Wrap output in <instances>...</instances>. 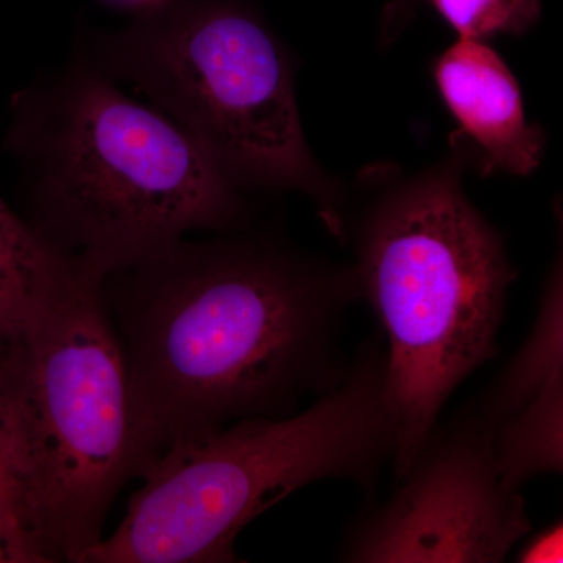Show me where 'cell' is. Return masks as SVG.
I'll use <instances>...</instances> for the list:
<instances>
[{
  "label": "cell",
  "instance_id": "cell-1",
  "mask_svg": "<svg viewBox=\"0 0 563 563\" xmlns=\"http://www.w3.org/2000/svg\"><path fill=\"white\" fill-rule=\"evenodd\" d=\"M133 409L158 457L246 418H277L335 376L354 269L268 235L181 242L103 279ZM343 379V377H342Z\"/></svg>",
  "mask_w": 563,
  "mask_h": 563
},
{
  "label": "cell",
  "instance_id": "cell-2",
  "mask_svg": "<svg viewBox=\"0 0 563 563\" xmlns=\"http://www.w3.org/2000/svg\"><path fill=\"white\" fill-rule=\"evenodd\" d=\"M5 150L29 203L24 220L63 254L109 276L181 242L232 232L243 191L184 131L77 47L10 103Z\"/></svg>",
  "mask_w": 563,
  "mask_h": 563
},
{
  "label": "cell",
  "instance_id": "cell-3",
  "mask_svg": "<svg viewBox=\"0 0 563 563\" xmlns=\"http://www.w3.org/2000/svg\"><path fill=\"white\" fill-rule=\"evenodd\" d=\"M466 151L401 174L366 173L355 233L358 296L387 336L385 399L396 476L421 453L448 399L498 354L517 272L498 231L463 190Z\"/></svg>",
  "mask_w": 563,
  "mask_h": 563
},
{
  "label": "cell",
  "instance_id": "cell-4",
  "mask_svg": "<svg viewBox=\"0 0 563 563\" xmlns=\"http://www.w3.org/2000/svg\"><path fill=\"white\" fill-rule=\"evenodd\" d=\"M103 279L81 265L0 344L18 515L43 562L79 563L125 484L158 459L133 409Z\"/></svg>",
  "mask_w": 563,
  "mask_h": 563
},
{
  "label": "cell",
  "instance_id": "cell-5",
  "mask_svg": "<svg viewBox=\"0 0 563 563\" xmlns=\"http://www.w3.org/2000/svg\"><path fill=\"white\" fill-rule=\"evenodd\" d=\"M393 451L385 354L372 344L301 413L246 418L169 444L117 531L79 563L235 562L233 543L258 515L320 481L372 488Z\"/></svg>",
  "mask_w": 563,
  "mask_h": 563
},
{
  "label": "cell",
  "instance_id": "cell-6",
  "mask_svg": "<svg viewBox=\"0 0 563 563\" xmlns=\"http://www.w3.org/2000/svg\"><path fill=\"white\" fill-rule=\"evenodd\" d=\"M79 49L187 133L236 190L301 192L346 235L342 188L303 135L290 54L251 5L168 0Z\"/></svg>",
  "mask_w": 563,
  "mask_h": 563
},
{
  "label": "cell",
  "instance_id": "cell-7",
  "mask_svg": "<svg viewBox=\"0 0 563 563\" xmlns=\"http://www.w3.org/2000/svg\"><path fill=\"white\" fill-rule=\"evenodd\" d=\"M401 479L390 501L352 526L343 561L496 563L531 532L520 492L504 484L483 417L433 429Z\"/></svg>",
  "mask_w": 563,
  "mask_h": 563
},
{
  "label": "cell",
  "instance_id": "cell-8",
  "mask_svg": "<svg viewBox=\"0 0 563 563\" xmlns=\"http://www.w3.org/2000/svg\"><path fill=\"white\" fill-rule=\"evenodd\" d=\"M432 74L459 135L483 155L485 168L517 177L539 168L547 135L526 117L520 85L487 41L457 36L433 60Z\"/></svg>",
  "mask_w": 563,
  "mask_h": 563
},
{
  "label": "cell",
  "instance_id": "cell-9",
  "mask_svg": "<svg viewBox=\"0 0 563 563\" xmlns=\"http://www.w3.org/2000/svg\"><path fill=\"white\" fill-rule=\"evenodd\" d=\"M84 263L47 243L0 198V344Z\"/></svg>",
  "mask_w": 563,
  "mask_h": 563
},
{
  "label": "cell",
  "instance_id": "cell-10",
  "mask_svg": "<svg viewBox=\"0 0 563 563\" xmlns=\"http://www.w3.org/2000/svg\"><path fill=\"white\" fill-rule=\"evenodd\" d=\"M562 262L548 276L542 306L533 331L520 354L488 395L483 415L488 424L506 420L547 393L563 387Z\"/></svg>",
  "mask_w": 563,
  "mask_h": 563
},
{
  "label": "cell",
  "instance_id": "cell-11",
  "mask_svg": "<svg viewBox=\"0 0 563 563\" xmlns=\"http://www.w3.org/2000/svg\"><path fill=\"white\" fill-rule=\"evenodd\" d=\"M417 0H395L385 13L384 44L406 27ZM461 38L487 41L498 35H523L542 16L540 0H426Z\"/></svg>",
  "mask_w": 563,
  "mask_h": 563
},
{
  "label": "cell",
  "instance_id": "cell-12",
  "mask_svg": "<svg viewBox=\"0 0 563 563\" xmlns=\"http://www.w3.org/2000/svg\"><path fill=\"white\" fill-rule=\"evenodd\" d=\"M0 510L11 515L21 525L20 515H18L16 431H14L9 393L2 376H0Z\"/></svg>",
  "mask_w": 563,
  "mask_h": 563
},
{
  "label": "cell",
  "instance_id": "cell-13",
  "mask_svg": "<svg viewBox=\"0 0 563 563\" xmlns=\"http://www.w3.org/2000/svg\"><path fill=\"white\" fill-rule=\"evenodd\" d=\"M43 562L24 529L0 510V563Z\"/></svg>",
  "mask_w": 563,
  "mask_h": 563
},
{
  "label": "cell",
  "instance_id": "cell-14",
  "mask_svg": "<svg viewBox=\"0 0 563 563\" xmlns=\"http://www.w3.org/2000/svg\"><path fill=\"white\" fill-rule=\"evenodd\" d=\"M563 529L562 521L548 526L542 532L536 533L518 553V562L551 563L562 562Z\"/></svg>",
  "mask_w": 563,
  "mask_h": 563
},
{
  "label": "cell",
  "instance_id": "cell-15",
  "mask_svg": "<svg viewBox=\"0 0 563 563\" xmlns=\"http://www.w3.org/2000/svg\"><path fill=\"white\" fill-rule=\"evenodd\" d=\"M107 2L114 3V5L122 7V9L139 11L140 14H143L146 11L158 9L168 0H107Z\"/></svg>",
  "mask_w": 563,
  "mask_h": 563
}]
</instances>
